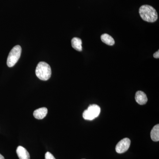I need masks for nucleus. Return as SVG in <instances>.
<instances>
[{"label":"nucleus","mask_w":159,"mask_h":159,"mask_svg":"<svg viewBox=\"0 0 159 159\" xmlns=\"http://www.w3.org/2000/svg\"><path fill=\"white\" fill-rule=\"evenodd\" d=\"M35 74L37 77L41 80H48L51 75V67L48 63L43 61L39 63L35 70Z\"/></svg>","instance_id":"nucleus-2"},{"label":"nucleus","mask_w":159,"mask_h":159,"mask_svg":"<svg viewBox=\"0 0 159 159\" xmlns=\"http://www.w3.org/2000/svg\"><path fill=\"white\" fill-rule=\"evenodd\" d=\"M153 57L155 58H159V51H157L156 53H155L153 54Z\"/></svg>","instance_id":"nucleus-14"},{"label":"nucleus","mask_w":159,"mask_h":159,"mask_svg":"<svg viewBox=\"0 0 159 159\" xmlns=\"http://www.w3.org/2000/svg\"><path fill=\"white\" fill-rule=\"evenodd\" d=\"M16 153L20 159H30V154L26 148L19 146L16 149Z\"/></svg>","instance_id":"nucleus-6"},{"label":"nucleus","mask_w":159,"mask_h":159,"mask_svg":"<svg viewBox=\"0 0 159 159\" xmlns=\"http://www.w3.org/2000/svg\"><path fill=\"white\" fill-rule=\"evenodd\" d=\"M45 157V159H56L54 156L48 152H46Z\"/></svg>","instance_id":"nucleus-13"},{"label":"nucleus","mask_w":159,"mask_h":159,"mask_svg":"<svg viewBox=\"0 0 159 159\" xmlns=\"http://www.w3.org/2000/svg\"><path fill=\"white\" fill-rule=\"evenodd\" d=\"M83 117L85 120H93L95 119L92 115L90 114L87 109L85 110L83 113Z\"/></svg>","instance_id":"nucleus-12"},{"label":"nucleus","mask_w":159,"mask_h":159,"mask_svg":"<svg viewBox=\"0 0 159 159\" xmlns=\"http://www.w3.org/2000/svg\"><path fill=\"white\" fill-rule=\"evenodd\" d=\"M151 138L154 142H158L159 141V125H155L152 129L150 133Z\"/></svg>","instance_id":"nucleus-10"},{"label":"nucleus","mask_w":159,"mask_h":159,"mask_svg":"<svg viewBox=\"0 0 159 159\" xmlns=\"http://www.w3.org/2000/svg\"><path fill=\"white\" fill-rule=\"evenodd\" d=\"M139 14L142 19L148 22L153 23L158 19V14L156 9L149 5H143L140 7Z\"/></svg>","instance_id":"nucleus-1"},{"label":"nucleus","mask_w":159,"mask_h":159,"mask_svg":"<svg viewBox=\"0 0 159 159\" xmlns=\"http://www.w3.org/2000/svg\"><path fill=\"white\" fill-rule=\"evenodd\" d=\"M0 159H5L4 157H3L2 154H0Z\"/></svg>","instance_id":"nucleus-15"},{"label":"nucleus","mask_w":159,"mask_h":159,"mask_svg":"<svg viewBox=\"0 0 159 159\" xmlns=\"http://www.w3.org/2000/svg\"><path fill=\"white\" fill-rule=\"evenodd\" d=\"M130 140L128 138H124L118 142L116 147L117 153H123L127 151L130 147Z\"/></svg>","instance_id":"nucleus-4"},{"label":"nucleus","mask_w":159,"mask_h":159,"mask_svg":"<svg viewBox=\"0 0 159 159\" xmlns=\"http://www.w3.org/2000/svg\"><path fill=\"white\" fill-rule=\"evenodd\" d=\"M136 101L140 105H144L146 104L148 101L147 96L144 92L139 91L136 92L135 94Z\"/></svg>","instance_id":"nucleus-5"},{"label":"nucleus","mask_w":159,"mask_h":159,"mask_svg":"<svg viewBox=\"0 0 159 159\" xmlns=\"http://www.w3.org/2000/svg\"></svg>","instance_id":"nucleus-16"},{"label":"nucleus","mask_w":159,"mask_h":159,"mask_svg":"<svg viewBox=\"0 0 159 159\" xmlns=\"http://www.w3.org/2000/svg\"><path fill=\"white\" fill-rule=\"evenodd\" d=\"M82 40L79 38L74 37L71 40L72 47L77 51H82Z\"/></svg>","instance_id":"nucleus-9"},{"label":"nucleus","mask_w":159,"mask_h":159,"mask_svg":"<svg viewBox=\"0 0 159 159\" xmlns=\"http://www.w3.org/2000/svg\"><path fill=\"white\" fill-rule=\"evenodd\" d=\"M21 48L19 45L15 46L11 49L7 58V64L9 67H12L16 63L20 57Z\"/></svg>","instance_id":"nucleus-3"},{"label":"nucleus","mask_w":159,"mask_h":159,"mask_svg":"<svg viewBox=\"0 0 159 159\" xmlns=\"http://www.w3.org/2000/svg\"><path fill=\"white\" fill-rule=\"evenodd\" d=\"M48 112V109L46 107H41L35 110L33 113V116L36 119H42L46 116Z\"/></svg>","instance_id":"nucleus-7"},{"label":"nucleus","mask_w":159,"mask_h":159,"mask_svg":"<svg viewBox=\"0 0 159 159\" xmlns=\"http://www.w3.org/2000/svg\"><path fill=\"white\" fill-rule=\"evenodd\" d=\"M87 110L94 118H97L100 113V107L97 104H92L89 107Z\"/></svg>","instance_id":"nucleus-8"},{"label":"nucleus","mask_w":159,"mask_h":159,"mask_svg":"<svg viewBox=\"0 0 159 159\" xmlns=\"http://www.w3.org/2000/svg\"><path fill=\"white\" fill-rule=\"evenodd\" d=\"M101 39L104 43L109 46H113L115 44V40L112 37L107 34H102L101 36Z\"/></svg>","instance_id":"nucleus-11"}]
</instances>
